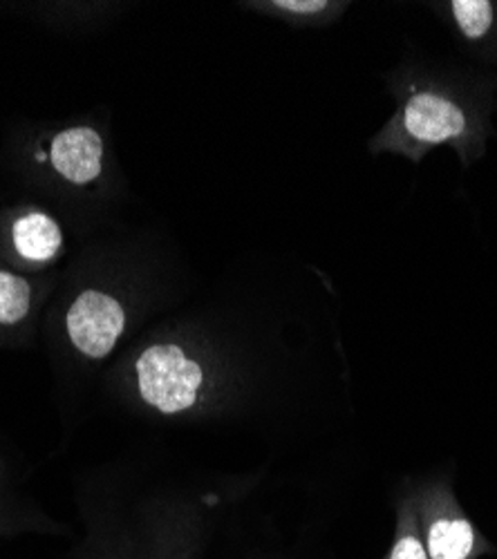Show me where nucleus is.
Wrapping results in <instances>:
<instances>
[{
  "instance_id": "nucleus-3",
  "label": "nucleus",
  "mask_w": 497,
  "mask_h": 559,
  "mask_svg": "<svg viewBox=\"0 0 497 559\" xmlns=\"http://www.w3.org/2000/svg\"><path fill=\"white\" fill-rule=\"evenodd\" d=\"M104 142L93 128H68L59 132L50 148L55 170L72 183H90L102 175Z\"/></svg>"
},
{
  "instance_id": "nucleus-9",
  "label": "nucleus",
  "mask_w": 497,
  "mask_h": 559,
  "mask_svg": "<svg viewBox=\"0 0 497 559\" xmlns=\"http://www.w3.org/2000/svg\"><path fill=\"white\" fill-rule=\"evenodd\" d=\"M274 8H281L292 14H316L326 10L328 3H323V0H279Z\"/></svg>"
},
{
  "instance_id": "nucleus-2",
  "label": "nucleus",
  "mask_w": 497,
  "mask_h": 559,
  "mask_svg": "<svg viewBox=\"0 0 497 559\" xmlns=\"http://www.w3.org/2000/svg\"><path fill=\"white\" fill-rule=\"evenodd\" d=\"M123 307L108 294L83 292L68 311V334L87 358H106L123 332Z\"/></svg>"
},
{
  "instance_id": "nucleus-1",
  "label": "nucleus",
  "mask_w": 497,
  "mask_h": 559,
  "mask_svg": "<svg viewBox=\"0 0 497 559\" xmlns=\"http://www.w3.org/2000/svg\"><path fill=\"white\" fill-rule=\"evenodd\" d=\"M142 399L164 414L189 409L202 385V369L177 345H155L138 362Z\"/></svg>"
},
{
  "instance_id": "nucleus-7",
  "label": "nucleus",
  "mask_w": 497,
  "mask_h": 559,
  "mask_svg": "<svg viewBox=\"0 0 497 559\" xmlns=\"http://www.w3.org/2000/svg\"><path fill=\"white\" fill-rule=\"evenodd\" d=\"M32 307V287L25 277L0 269V328L19 324Z\"/></svg>"
},
{
  "instance_id": "nucleus-6",
  "label": "nucleus",
  "mask_w": 497,
  "mask_h": 559,
  "mask_svg": "<svg viewBox=\"0 0 497 559\" xmlns=\"http://www.w3.org/2000/svg\"><path fill=\"white\" fill-rule=\"evenodd\" d=\"M473 544L475 533L464 520H441L430 528L428 550L433 559H466Z\"/></svg>"
},
{
  "instance_id": "nucleus-10",
  "label": "nucleus",
  "mask_w": 497,
  "mask_h": 559,
  "mask_svg": "<svg viewBox=\"0 0 497 559\" xmlns=\"http://www.w3.org/2000/svg\"><path fill=\"white\" fill-rule=\"evenodd\" d=\"M390 559H428L424 546L415 537H403L392 550Z\"/></svg>"
},
{
  "instance_id": "nucleus-4",
  "label": "nucleus",
  "mask_w": 497,
  "mask_h": 559,
  "mask_svg": "<svg viewBox=\"0 0 497 559\" xmlns=\"http://www.w3.org/2000/svg\"><path fill=\"white\" fill-rule=\"evenodd\" d=\"M403 123L424 144H443L466 130V117L460 106L437 95H417L403 110Z\"/></svg>"
},
{
  "instance_id": "nucleus-5",
  "label": "nucleus",
  "mask_w": 497,
  "mask_h": 559,
  "mask_svg": "<svg viewBox=\"0 0 497 559\" xmlns=\"http://www.w3.org/2000/svg\"><path fill=\"white\" fill-rule=\"evenodd\" d=\"M59 224L45 213H25L12 224V245L27 262H48L61 249Z\"/></svg>"
},
{
  "instance_id": "nucleus-8",
  "label": "nucleus",
  "mask_w": 497,
  "mask_h": 559,
  "mask_svg": "<svg viewBox=\"0 0 497 559\" xmlns=\"http://www.w3.org/2000/svg\"><path fill=\"white\" fill-rule=\"evenodd\" d=\"M464 36L482 38L493 23V5L488 0H453L450 3Z\"/></svg>"
}]
</instances>
